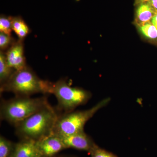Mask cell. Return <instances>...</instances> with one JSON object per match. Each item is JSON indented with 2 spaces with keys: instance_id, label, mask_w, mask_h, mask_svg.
Returning <instances> with one entry per match:
<instances>
[{
  "instance_id": "cell-1",
  "label": "cell",
  "mask_w": 157,
  "mask_h": 157,
  "mask_svg": "<svg viewBox=\"0 0 157 157\" xmlns=\"http://www.w3.org/2000/svg\"><path fill=\"white\" fill-rule=\"evenodd\" d=\"M58 111L49 104L14 125L16 135L20 140L36 142L51 135L60 115Z\"/></svg>"
},
{
  "instance_id": "cell-2",
  "label": "cell",
  "mask_w": 157,
  "mask_h": 157,
  "mask_svg": "<svg viewBox=\"0 0 157 157\" xmlns=\"http://www.w3.org/2000/svg\"><path fill=\"white\" fill-rule=\"evenodd\" d=\"M52 82L39 78L29 67L15 71L5 84L1 92H9L16 96L30 97L36 94H51Z\"/></svg>"
},
{
  "instance_id": "cell-3",
  "label": "cell",
  "mask_w": 157,
  "mask_h": 157,
  "mask_svg": "<svg viewBox=\"0 0 157 157\" xmlns=\"http://www.w3.org/2000/svg\"><path fill=\"white\" fill-rule=\"evenodd\" d=\"M46 97H19L3 101L0 107L1 120L15 125L49 105Z\"/></svg>"
},
{
  "instance_id": "cell-4",
  "label": "cell",
  "mask_w": 157,
  "mask_h": 157,
  "mask_svg": "<svg viewBox=\"0 0 157 157\" xmlns=\"http://www.w3.org/2000/svg\"><path fill=\"white\" fill-rule=\"evenodd\" d=\"M110 101L107 98L97 103L90 109L73 110L60 114L57 121L53 133L59 136H67L84 131L85 125L100 109L107 106Z\"/></svg>"
},
{
  "instance_id": "cell-5",
  "label": "cell",
  "mask_w": 157,
  "mask_h": 157,
  "mask_svg": "<svg viewBox=\"0 0 157 157\" xmlns=\"http://www.w3.org/2000/svg\"><path fill=\"white\" fill-rule=\"evenodd\" d=\"M51 94L57 100V109L64 113L71 112L75 108L84 105L91 98V94L80 88L70 86L65 79L52 83Z\"/></svg>"
},
{
  "instance_id": "cell-6",
  "label": "cell",
  "mask_w": 157,
  "mask_h": 157,
  "mask_svg": "<svg viewBox=\"0 0 157 157\" xmlns=\"http://www.w3.org/2000/svg\"><path fill=\"white\" fill-rule=\"evenodd\" d=\"M36 147L39 157H54L67 149L60 137L54 133L36 141Z\"/></svg>"
},
{
  "instance_id": "cell-7",
  "label": "cell",
  "mask_w": 157,
  "mask_h": 157,
  "mask_svg": "<svg viewBox=\"0 0 157 157\" xmlns=\"http://www.w3.org/2000/svg\"><path fill=\"white\" fill-rule=\"evenodd\" d=\"M66 148H73L89 153L97 145L84 131L67 136H60Z\"/></svg>"
},
{
  "instance_id": "cell-8",
  "label": "cell",
  "mask_w": 157,
  "mask_h": 157,
  "mask_svg": "<svg viewBox=\"0 0 157 157\" xmlns=\"http://www.w3.org/2000/svg\"><path fill=\"white\" fill-rule=\"evenodd\" d=\"M5 54L8 64L15 71L22 70L27 66L24 55L23 40L18 39L15 41Z\"/></svg>"
},
{
  "instance_id": "cell-9",
  "label": "cell",
  "mask_w": 157,
  "mask_h": 157,
  "mask_svg": "<svg viewBox=\"0 0 157 157\" xmlns=\"http://www.w3.org/2000/svg\"><path fill=\"white\" fill-rule=\"evenodd\" d=\"M38 156L36 141L30 140H20L16 143L15 149L11 157Z\"/></svg>"
},
{
  "instance_id": "cell-10",
  "label": "cell",
  "mask_w": 157,
  "mask_h": 157,
  "mask_svg": "<svg viewBox=\"0 0 157 157\" xmlns=\"http://www.w3.org/2000/svg\"><path fill=\"white\" fill-rule=\"evenodd\" d=\"M156 12L149 3H142L137 9L136 23L140 27L150 22Z\"/></svg>"
},
{
  "instance_id": "cell-11",
  "label": "cell",
  "mask_w": 157,
  "mask_h": 157,
  "mask_svg": "<svg viewBox=\"0 0 157 157\" xmlns=\"http://www.w3.org/2000/svg\"><path fill=\"white\" fill-rule=\"evenodd\" d=\"M12 30L17 35L18 39L23 40L30 33V29L20 16L12 17Z\"/></svg>"
},
{
  "instance_id": "cell-12",
  "label": "cell",
  "mask_w": 157,
  "mask_h": 157,
  "mask_svg": "<svg viewBox=\"0 0 157 157\" xmlns=\"http://www.w3.org/2000/svg\"><path fill=\"white\" fill-rule=\"evenodd\" d=\"M15 70L11 68L7 63L6 54L0 52V83L1 86L5 84L11 78Z\"/></svg>"
},
{
  "instance_id": "cell-13",
  "label": "cell",
  "mask_w": 157,
  "mask_h": 157,
  "mask_svg": "<svg viewBox=\"0 0 157 157\" xmlns=\"http://www.w3.org/2000/svg\"><path fill=\"white\" fill-rule=\"evenodd\" d=\"M16 143L4 136L0 137V157H11L15 149Z\"/></svg>"
},
{
  "instance_id": "cell-14",
  "label": "cell",
  "mask_w": 157,
  "mask_h": 157,
  "mask_svg": "<svg viewBox=\"0 0 157 157\" xmlns=\"http://www.w3.org/2000/svg\"><path fill=\"white\" fill-rule=\"evenodd\" d=\"M12 17L2 14L0 17V32L11 36Z\"/></svg>"
},
{
  "instance_id": "cell-15",
  "label": "cell",
  "mask_w": 157,
  "mask_h": 157,
  "mask_svg": "<svg viewBox=\"0 0 157 157\" xmlns=\"http://www.w3.org/2000/svg\"><path fill=\"white\" fill-rule=\"evenodd\" d=\"M140 31L144 36L151 39L157 38V29L150 22L140 27Z\"/></svg>"
},
{
  "instance_id": "cell-16",
  "label": "cell",
  "mask_w": 157,
  "mask_h": 157,
  "mask_svg": "<svg viewBox=\"0 0 157 157\" xmlns=\"http://www.w3.org/2000/svg\"><path fill=\"white\" fill-rule=\"evenodd\" d=\"M15 42L11 36L0 32V49L4 52L8 49Z\"/></svg>"
},
{
  "instance_id": "cell-17",
  "label": "cell",
  "mask_w": 157,
  "mask_h": 157,
  "mask_svg": "<svg viewBox=\"0 0 157 157\" xmlns=\"http://www.w3.org/2000/svg\"><path fill=\"white\" fill-rule=\"evenodd\" d=\"M91 157H118L111 152L97 145L89 153Z\"/></svg>"
},
{
  "instance_id": "cell-18",
  "label": "cell",
  "mask_w": 157,
  "mask_h": 157,
  "mask_svg": "<svg viewBox=\"0 0 157 157\" xmlns=\"http://www.w3.org/2000/svg\"><path fill=\"white\" fill-rule=\"evenodd\" d=\"M151 7L156 11H157V0H150L149 2Z\"/></svg>"
},
{
  "instance_id": "cell-19",
  "label": "cell",
  "mask_w": 157,
  "mask_h": 157,
  "mask_svg": "<svg viewBox=\"0 0 157 157\" xmlns=\"http://www.w3.org/2000/svg\"><path fill=\"white\" fill-rule=\"evenodd\" d=\"M151 23L157 29V11L152 18Z\"/></svg>"
},
{
  "instance_id": "cell-20",
  "label": "cell",
  "mask_w": 157,
  "mask_h": 157,
  "mask_svg": "<svg viewBox=\"0 0 157 157\" xmlns=\"http://www.w3.org/2000/svg\"><path fill=\"white\" fill-rule=\"evenodd\" d=\"M54 157H78L73 155H58Z\"/></svg>"
},
{
  "instance_id": "cell-21",
  "label": "cell",
  "mask_w": 157,
  "mask_h": 157,
  "mask_svg": "<svg viewBox=\"0 0 157 157\" xmlns=\"http://www.w3.org/2000/svg\"><path fill=\"white\" fill-rule=\"evenodd\" d=\"M150 1V0H138V1L141 3L147 2H149Z\"/></svg>"
},
{
  "instance_id": "cell-22",
  "label": "cell",
  "mask_w": 157,
  "mask_h": 157,
  "mask_svg": "<svg viewBox=\"0 0 157 157\" xmlns=\"http://www.w3.org/2000/svg\"><path fill=\"white\" fill-rule=\"evenodd\" d=\"M39 157L38 156V157Z\"/></svg>"
}]
</instances>
